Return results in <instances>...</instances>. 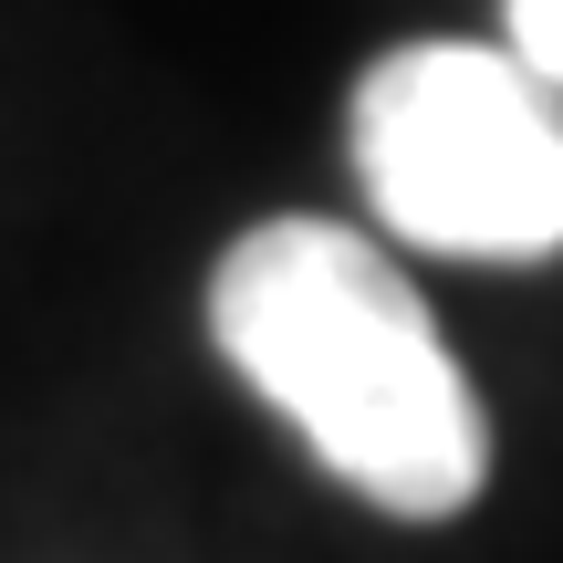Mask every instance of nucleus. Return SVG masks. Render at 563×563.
<instances>
[{
  "mask_svg": "<svg viewBox=\"0 0 563 563\" xmlns=\"http://www.w3.org/2000/svg\"><path fill=\"white\" fill-rule=\"evenodd\" d=\"M355 178L386 241L460 262L563 251V95L490 42H397L355 84Z\"/></svg>",
  "mask_w": 563,
  "mask_h": 563,
  "instance_id": "f03ea898",
  "label": "nucleus"
},
{
  "mask_svg": "<svg viewBox=\"0 0 563 563\" xmlns=\"http://www.w3.org/2000/svg\"><path fill=\"white\" fill-rule=\"evenodd\" d=\"M209 334L272 418L397 522H449L490 481V418L449 365L418 282L365 230L262 220L209 272Z\"/></svg>",
  "mask_w": 563,
  "mask_h": 563,
  "instance_id": "f257e3e1",
  "label": "nucleus"
},
{
  "mask_svg": "<svg viewBox=\"0 0 563 563\" xmlns=\"http://www.w3.org/2000/svg\"><path fill=\"white\" fill-rule=\"evenodd\" d=\"M501 11H511V53L563 95V0H501Z\"/></svg>",
  "mask_w": 563,
  "mask_h": 563,
  "instance_id": "7ed1b4c3",
  "label": "nucleus"
}]
</instances>
